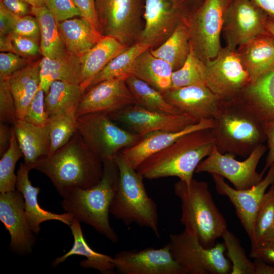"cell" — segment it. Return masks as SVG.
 <instances>
[{
  "label": "cell",
  "mask_w": 274,
  "mask_h": 274,
  "mask_svg": "<svg viewBox=\"0 0 274 274\" xmlns=\"http://www.w3.org/2000/svg\"><path fill=\"white\" fill-rule=\"evenodd\" d=\"M150 48L152 47L148 44L140 42L134 43L113 58L91 80L86 90L104 80L113 78L126 79L131 75L132 66L136 57Z\"/></svg>",
  "instance_id": "cell-36"
},
{
  "label": "cell",
  "mask_w": 274,
  "mask_h": 274,
  "mask_svg": "<svg viewBox=\"0 0 274 274\" xmlns=\"http://www.w3.org/2000/svg\"><path fill=\"white\" fill-rule=\"evenodd\" d=\"M267 15L268 19L274 21V0H251Z\"/></svg>",
  "instance_id": "cell-54"
},
{
  "label": "cell",
  "mask_w": 274,
  "mask_h": 274,
  "mask_svg": "<svg viewBox=\"0 0 274 274\" xmlns=\"http://www.w3.org/2000/svg\"><path fill=\"white\" fill-rule=\"evenodd\" d=\"M18 120L14 96L8 80H0V123L13 125Z\"/></svg>",
  "instance_id": "cell-42"
},
{
  "label": "cell",
  "mask_w": 274,
  "mask_h": 274,
  "mask_svg": "<svg viewBox=\"0 0 274 274\" xmlns=\"http://www.w3.org/2000/svg\"><path fill=\"white\" fill-rule=\"evenodd\" d=\"M227 250V255L231 262V274H255L254 263L246 255L239 239L227 229L221 237Z\"/></svg>",
  "instance_id": "cell-41"
},
{
  "label": "cell",
  "mask_w": 274,
  "mask_h": 274,
  "mask_svg": "<svg viewBox=\"0 0 274 274\" xmlns=\"http://www.w3.org/2000/svg\"><path fill=\"white\" fill-rule=\"evenodd\" d=\"M108 115L113 120L125 125L130 131L141 136L155 131H179L200 121L187 114L163 113L136 104Z\"/></svg>",
  "instance_id": "cell-15"
},
{
  "label": "cell",
  "mask_w": 274,
  "mask_h": 274,
  "mask_svg": "<svg viewBox=\"0 0 274 274\" xmlns=\"http://www.w3.org/2000/svg\"><path fill=\"white\" fill-rule=\"evenodd\" d=\"M23 1L28 4H29L31 7H39L45 6V0H22Z\"/></svg>",
  "instance_id": "cell-56"
},
{
  "label": "cell",
  "mask_w": 274,
  "mask_h": 274,
  "mask_svg": "<svg viewBox=\"0 0 274 274\" xmlns=\"http://www.w3.org/2000/svg\"><path fill=\"white\" fill-rule=\"evenodd\" d=\"M167 243L172 254L185 274H228L231 264L225 257L224 243L203 247L194 233L185 229L170 234Z\"/></svg>",
  "instance_id": "cell-9"
},
{
  "label": "cell",
  "mask_w": 274,
  "mask_h": 274,
  "mask_svg": "<svg viewBox=\"0 0 274 274\" xmlns=\"http://www.w3.org/2000/svg\"><path fill=\"white\" fill-rule=\"evenodd\" d=\"M218 194L226 196L234 206L237 216L250 239L254 220L261 200L269 186L274 184V163L265 177L252 187L237 190L230 186L222 177L212 174Z\"/></svg>",
  "instance_id": "cell-19"
},
{
  "label": "cell",
  "mask_w": 274,
  "mask_h": 274,
  "mask_svg": "<svg viewBox=\"0 0 274 274\" xmlns=\"http://www.w3.org/2000/svg\"><path fill=\"white\" fill-rule=\"evenodd\" d=\"M9 11L18 17L32 15L31 6L22 0H2L0 1Z\"/></svg>",
  "instance_id": "cell-52"
},
{
  "label": "cell",
  "mask_w": 274,
  "mask_h": 274,
  "mask_svg": "<svg viewBox=\"0 0 274 274\" xmlns=\"http://www.w3.org/2000/svg\"><path fill=\"white\" fill-rule=\"evenodd\" d=\"M13 53L21 56L35 58L41 54L40 42L31 38L9 34Z\"/></svg>",
  "instance_id": "cell-45"
},
{
  "label": "cell",
  "mask_w": 274,
  "mask_h": 274,
  "mask_svg": "<svg viewBox=\"0 0 274 274\" xmlns=\"http://www.w3.org/2000/svg\"><path fill=\"white\" fill-rule=\"evenodd\" d=\"M251 247L274 243V185L266 192L253 225Z\"/></svg>",
  "instance_id": "cell-35"
},
{
  "label": "cell",
  "mask_w": 274,
  "mask_h": 274,
  "mask_svg": "<svg viewBox=\"0 0 274 274\" xmlns=\"http://www.w3.org/2000/svg\"><path fill=\"white\" fill-rule=\"evenodd\" d=\"M84 93L79 84L59 80L52 82L45 98L48 117L76 110Z\"/></svg>",
  "instance_id": "cell-34"
},
{
  "label": "cell",
  "mask_w": 274,
  "mask_h": 274,
  "mask_svg": "<svg viewBox=\"0 0 274 274\" xmlns=\"http://www.w3.org/2000/svg\"><path fill=\"white\" fill-rule=\"evenodd\" d=\"M266 28L274 37V21L268 19L266 23Z\"/></svg>",
  "instance_id": "cell-58"
},
{
  "label": "cell",
  "mask_w": 274,
  "mask_h": 274,
  "mask_svg": "<svg viewBox=\"0 0 274 274\" xmlns=\"http://www.w3.org/2000/svg\"><path fill=\"white\" fill-rule=\"evenodd\" d=\"M206 63L197 56L191 45L190 52L185 63L181 68L173 73L170 88L206 85Z\"/></svg>",
  "instance_id": "cell-39"
},
{
  "label": "cell",
  "mask_w": 274,
  "mask_h": 274,
  "mask_svg": "<svg viewBox=\"0 0 274 274\" xmlns=\"http://www.w3.org/2000/svg\"><path fill=\"white\" fill-rule=\"evenodd\" d=\"M129 47L111 37H104L91 49L81 57L82 82L85 92L90 83L115 57Z\"/></svg>",
  "instance_id": "cell-29"
},
{
  "label": "cell",
  "mask_w": 274,
  "mask_h": 274,
  "mask_svg": "<svg viewBox=\"0 0 274 274\" xmlns=\"http://www.w3.org/2000/svg\"><path fill=\"white\" fill-rule=\"evenodd\" d=\"M45 6L56 20L61 21L76 16H81L79 9L72 0H45Z\"/></svg>",
  "instance_id": "cell-46"
},
{
  "label": "cell",
  "mask_w": 274,
  "mask_h": 274,
  "mask_svg": "<svg viewBox=\"0 0 274 274\" xmlns=\"http://www.w3.org/2000/svg\"><path fill=\"white\" fill-rule=\"evenodd\" d=\"M80 10L81 16L98 30L95 10V0H72ZM99 31V30H98Z\"/></svg>",
  "instance_id": "cell-48"
},
{
  "label": "cell",
  "mask_w": 274,
  "mask_h": 274,
  "mask_svg": "<svg viewBox=\"0 0 274 274\" xmlns=\"http://www.w3.org/2000/svg\"><path fill=\"white\" fill-rule=\"evenodd\" d=\"M13 126L24 163L31 169L39 161L50 155V140L47 124L40 126L18 120Z\"/></svg>",
  "instance_id": "cell-24"
},
{
  "label": "cell",
  "mask_w": 274,
  "mask_h": 274,
  "mask_svg": "<svg viewBox=\"0 0 274 274\" xmlns=\"http://www.w3.org/2000/svg\"><path fill=\"white\" fill-rule=\"evenodd\" d=\"M45 93L39 88L26 111L24 120L35 125L45 126L48 120V115L45 109Z\"/></svg>",
  "instance_id": "cell-43"
},
{
  "label": "cell",
  "mask_w": 274,
  "mask_h": 274,
  "mask_svg": "<svg viewBox=\"0 0 274 274\" xmlns=\"http://www.w3.org/2000/svg\"><path fill=\"white\" fill-rule=\"evenodd\" d=\"M9 124L0 123V155L7 151L10 145L12 132Z\"/></svg>",
  "instance_id": "cell-53"
},
{
  "label": "cell",
  "mask_w": 274,
  "mask_h": 274,
  "mask_svg": "<svg viewBox=\"0 0 274 274\" xmlns=\"http://www.w3.org/2000/svg\"><path fill=\"white\" fill-rule=\"evenodd\" d=\"M102 162L104 172L100 181L88 189L70 190L62 197L61 204L65 212L116 243L118 236L110 225L109 213L118 187L119 170L114 160Z\"/></svg>",
  "instance_id": "cell-4"
},
{
  "label": "cell",
  "mask_w": 274,
  "mask_h": 274,
  "mask_svg": "<svg viewBox=\"0 0 274 274\" xmlns=\"http://www.w3.org/2000/svg\"><path fill=\"white\" fill-rule=\"evenodd\" d=\"M213 125V119H201L179 131L151 132L141 136L134 145L121 150L119 153L128 164L136 169L147 158L167 147L184 134L197 130L210 129Z\"/></svg>",
  "instance_id": "cell-21"
},
{
  "label": "cell",
  "mask_w": 274,
  "mask_h": 274,
  "mask_svg": "<svg viewBox=\"0 0 274 274\" xmlns=\"http://www.w3.org/2000/svg\"><path fill=\"white\" fill-rule=\"evenodd\" d=\"M10 145L7 151L1 157L0 192L5 193L16 189L17 174L15 168L18 160L23 154L20 148L14 129L11 126Z\"/></svg>",
  "instance_id": "cell-40"
},
{
  "label": "cell",
  "mask_w": 274,
  "mask_h": 274,
  "mask_svg": "<svg viewBox=\"0 0 274 274\" xmlns=\"http://www.w3.org/2000/svg\"><path fill=\"white\" fill-rule=\"evenodd\" d=\"M190 11L183 0H145V24L136 42L152 48L162 44Z\"/></svg>",
  "instance_id": "cell-13"
},
{
  "label": "cell",
  "mask_w": 274,
  "mask_h": 274,
  "mask_svg": "<svg viewBox=\"0 0 274 274\" xmlns=\"http://www.w3.org/2000/svg\"><path fill=\"white\" fill-rule=\"evenodd\" d=\"M2 1V0H0V1Z\"/></svg>",
  "instance_id": "cell-59"
},
{
  "label": "cell",
  "mask_w": 274,
  "mask_h": 274,
  "mask_svg": "<svg viewBox=\"0 0 274 274\" xmlns=\"http://www.w3.org/2000/svg\"><path fill=\"white\" fill-rule=\"evenodd\" d=\"M113 262L122 274H185L167 244L159 249L120 251L113 257Z\"/></svg>",
  "instance_id": "cell-16"
},
{
  "label": "cell",
  "mask_w": 274,
  "mask_h": 274,
  "mask_svg": "<svg viewBox=\"0 0 274 274\" xmlns=\"http://www.w3.org/2000/svg\"><path fill=\"white\" fill-rule=\"evenodd\" d=\"M77 130L103 162L113 160L122 149L136 144L141 136L117 125L108 114L95 112L76 119Z\"/></svg>",
  "instance_id": "cell-8"
},
{
  "label": "cell",
  "mask_w": 274,
  "mask_h": 274,
  "mask_svg": "<svg viewBox=\"0 0 274 274\" xmlns=\"http://www.w3.org/2000/svg\"><path fill=\"white\" fill-rule=\"evenodd\" d=\"M33 59L12 52H1L0 80L7 79L15 73L27 66Z\"/></svg>",
  "instance_id": "cell-44"
},
{
  "label": "cell",
  "mask_w": 274,
  "mask_h": 274,
  "mask_svg": "<svg viewBox=\"0 0 274 274\" xmlns=\"http://www.w3.org/2000/svg\"><path fill=\"white\" fill-rule=\"evenodd\" d=\"M76 111L49 117L47 124L50 140V155L67 143L76 132Z\"/></svg>",
  "instance_id": "cell-38"
},
{
  "label": "cell",
  "mask_w": 274,
  "mask_h": 274,
  "mask_svg": "<svg viewBox=\"0 0 274 274\" xmlns=\"http://www.w3.org/2000/svg\"><path fill=\"white\" fill-rule=\"evenodd\" d=\"M40 88L47 93L51 83L59 80L81 85L82 82L80 58L70 53L67 49L56 57H43L40 63Z\"/></svg>",
  "instance_id": "cell-27"
},
{
  "label": "cell",
  "mask_w": 274,
  "mask_h": 274,
  "mask_svg": "<svg viewBox=\"0 0 274 274\" xmlns=\"http://www.w3.org/2000/svg\"><path fill=\"white\" fill-rule=\"evenodd\" d=\"M114 160L119 168V179L110 213L126 225L135 223L149 228L160 237L157 206L146 192L144 178L119 153Z\"/></svg>",
  "instance_id": "cell-6"
},
{
  "label": "cell",
  "mask_w": 274,
  "mask_h": 274,
  "mask_svg": "<svg viewBox=\"0 0 274 274\" xmlns=\"http://www.w3.org/2000/svg\"><path fill=\"white\" fill-rule=\"evenodd\" d=\"M35 39L40 42L41 35L37 19L33 15L18 17L10 32Z\"/></svg>",
  "instance_id": "cell-47"
},
{
  "label": "cell",
  "mask_w": 274,
  "mask_h": 274,
  "mask_svg": "<svg viewBox=\"0 0 274 274\" xmlns=\"http://www.w3.org/2000/svg\"><path fill=\"white\" fill-rule=\"evenodd\" d=\"M136 104L126 79L113 78L102 81L83 94L76 111V116L95 112L110 114Z\"/></svg>",
  "instance_id": "cell-17"
},
{
  "label": "cell",
  "mask_w": 274,
  "mask_h": 274,
  "mask_svg": "<svg viewBox=\"0 0 274 274\" xmlns=\"http://www.w3.org/2000/svg\"><path fill=\"white\" fill-rule=\"evenodd\" d=\"M267 15L251 0H232L223 31L226 47L236 50L252 39L268 32Z\"/></svg>",
  "instance_id": "cell-14"
},
{
  "label": "cell",
  "mask_w": 274,
  "mask_h": 274,
  "mask_svg": "<svg viewBox=\"0 0 274 274\" xmlns=\"http://www.w3.org/2000/svg\"><path fill=\"white\" fill-rule=\"evenodd\" d=\"M18 17L0 3V37L10 33Z\"/></svg>",
  "instance_id": "cell-51"
},
{
  "label": "cell",
  "mask_w": 274,
  "mask_h": 274,
  "mask_svg": "<svg viewBox=\"0 0 274 274\" xmlns=\"http://www.w3.org/2000/svg\"><path fill=\"white\" fill-rule=\"evenodd\" d=\"M57 25L67 50L80 58L104 37L87 20L81 17L57 21Z\"/></svg>",
  "instance_id": "cell-26"
},
{
  "label": "cell",
  "mask_w": 274,
  "mask_h": 274,
  "mask_svg": "<svg viewBox=\"0 0 274 274\" xmlns=\"http://www.w3.org/2000/svg\"><path fill=\"white\" fill-rule=\"evenodd\" d=\"M150 49L143 52L136 57L131 76L142 80L163 93L171 87L174 71L167 62L154 56Z\"/></svg>",
  "instance_id": "cell-31"
},
{
  "label": "cell",
  "mask_w": 274,
  "mask_h": 274,
  "mask_svg": "<svg viewBox=\"0 0 274 274\" xmlns=\"http://www.w3.org/2000/svg\"><path fill=\"white\" fill-rule=\"evenodd\" d=\"M206 67V85L220 99L238 97L251 82L236 50L226 46Z\"/></svg>",
  "instance_id": "cell-12"
},
{
  "label": "cell",
  "mask_w": 274,
  "mask_h": 274,
  "mask_svg": "<svg viewBox=\"0 0 274 274\" xmlns=\"http://www.w3.org/2000/svg\"><path fill=\"white\" fill-rule=\"evenodd\" d=\"M174 192L181 202V224L194 233L206 248L215 246L227 229V222L216 207L207 182L192 179L188 185L180 180L174 185Z\"/></svg>",
  "instance_id": "cell-5"
},
{
  "label": "cell",
  "mask_w": 274,
  "mask_h": 274,
  "mask_svg": "<svg viewBox=\"0 0 274 274\" xmlns=\"http://www.w3.org/2000/svg\"><path fill=\"white\" fill-rule=\"evenodd\" d=\"M126 84L134 97L136 104L149 110L170 114H181L168 103L160 91L133 76L126 79Z\"/></svg>",
  "instance_id": "cell-37"
},
{
  "label": "cell",
  "mask_w": 274,
  "mask_h": 274,
  "mask_svg": "<svg viewBox=\"0 0 274 274\" xmlns=\"http://www.w3.org/2000/svg\"><path fill=\"white\" fill-rule=\"evenodd\" d=\"M162 94L166 101L181 113L198 121L213 119L220 100L206 85L170 88Z\"/></svg>",
  "instance_id": "cell-20"
},
{
  "label": "cell",
  "mask_w": 274,
  "mask_h": 274,
  "mask_svg": "<svg viewBox=\"0 0 274 274\" xmlns=\"http://www.w3.org/2000/svg\"><path fill=\"white\" fill-rule=\"evenodd\" d=\"M186 18L179 23L164 42L156 49H150L154 56L167 62L171 65L174 72L182 66L190 50L191 44Z\"/></svg>",
  "instance_id": "cell-32"
},
{
  "label": "cell",
  "mask_w": 274,
  "mask_h": 274,
  "mask_svg": "<svg viewBox=\"0 0 274 274\" xmlns=\"http://www.w3.org/2000/svg\"><path fill=\"white\" fill-rule=\"evenodd\" d=\"M255 274H274V265L265 261L254 259Z\"/></svg>",
  "instance_id": "cell-55"
},
{
  "label": "cell",
  "mask_w": 274,
  "mask_h": 274,
  "mask_svg": "<svg viewBox=\"0 0 274 274\" xmlns=\"http://www.w3.org/2000/svg\"><path fill=\"white\" fill-rule=\"evenodd\" d=\"M31 13L39 23L42 56L53 59L63 53L66 49L58 30L57 21L51 12L44 6L31 7Z\"/></svg>",
  "instance_id": "cell-33"
},
{
  "label": "cell",
  "mask_w": 274,
  "mask_h": 274,
  "mask_svg": "<svg viewBox=\"0 0 274 274\" xmlns=\"http://www.w3.org/2000/svg\"><path fill=\"white\" fill-rule=\"evenodd\" d=\"M210 128L222 154L247 157L266 141L264 124L238 97L220 99Z\"/></svg>",
  "instance_id": "cell-2"
},
{
  "label": "cell",
  "mask_w": 274,
  "mask_h": 274,
  "mask_svg": "<svg viewBox=\"0 0 274 274\" xmlns=\"http://www.w3.org/2000/svg\"><path fill=\"white\" fill-rule=\"evenodd\" d=\"M232 0H203L186 18L190 42L204 63L214 58L222 48L220 37Z\"/></svg>",
  "instance_id": "cell-7"
},
{
  "label": "cell",
  "mask_w": 274,
  "mask_h": 274,
  "mask_svg": "<svg viewBox=\"0 0 274 274\" xmlns=\"http://www.w3.org/2000/svg\"><path fill=\"white\" fill-rule=\"evenodd\" d=\"M264 126L268 152L266 158L265 166L261 172L263 175L274 163V121L264 123Z\"/></svg>",
  "instance_id": "cell-50"
},
{
  "label": "cell",
  "mask_w": 274,
  "mask_h": 274,
  "mask_svg": "<svg viewBox=\"0 0 274 274\" xmlns=\"http://www.w3.org/2000/svg\"><path fill=\"white\" fill-rule=\"evenodd\" d=\"M236 50L251 83L274 68V37L268 31L241 45Z\"/></svg>",
  "instance_id": "cell-23"
},
{
  "label": "cell",
  "mask_w": 274,
  "mask_h": 274,
  "mask_svg": "<svg viewBox=\"0 0 274 274\" xmlns=\"http://www.w3.org/2000/svg\"><path fill=\"white\" fill-rule=\"evenodd\" d=\"M40 60L32 61L7 79L14 96L18 120L24 119L28 106L40 88Z\"/></svg>",
  "instance_id": "cell-30"
},
{
  "label": "cell",
  "mask_w": 274,
  "mask_h": 274,
  "mask_svg": "<svg viewBox=\"0 0 274 274\" xmlns=\"http://www.w3.org/2000/svg\"><path fill=\"white\" fill-rule=\"evenodd\" d=\"M31 169L24 162L20 163L17 172L16 189L24 197L25 217L32 231L37 235L41 230V223L49 220L60 221L70 226L74 218L70 213H53L40 206L38 196L40 188L32 186L29 180L28 174Z\"/></svg>",
  "instance_id": "cell-22"
},
{
  "label": "cell",
  "mask_w": 274,
  "mask_h": 274,
  "mask_svg": "<svg viewBox=\"0 0 274 274\" xmlns=\"http://www.w3.org/2000/svg\"><path fill=\"white\" fill-rule=\"evenodd\" d=\"M249 256L274 265V243L251 247Z\"/></svg>",
  "instance_id": "cell-49"
},
{
  "label": "cell",
  "mask_w": 274,
  "mask_h": 274,
  "mask_svg": "<svg viewBox=\"0 0 274 274\" xmlns=\"http://www.w3.org/2000/svg\"><path fill=\"white\" fill-rule=\"evenodd\" d=\"M32 169L47 176L62 197L72 189L95 186L104 172L102 161L77 130L67 143L39 161Z\"/></svg>",
  "instance_id": "cell-1"
},
{
  "label": "cell",
  "mask_w": 274,
  "mask_h": 274,
  "mask_svg": "<svg viewBox=\"0 0 274 274\" xmlns=\"http://www.w3.org/2000/svg\"><path fill=\"white\" fill-rule=\"evenodd\" d=\"M183 2L186 4L190 10L189 5H192V10L198 7L202 2L203 0H183Z\"/></svg>",
  "instance_id": "cell-57"
},
{
  "label": "cell",
  "mask_w": 274,
  "mask_h": 274,
  "mask_svg": "<svg viewBox=\"0 0 274 274\" xmlns=\"http://www.w3.org/2000/svg\"><path fill=\"white\" fill-rule=\"evenodd\" d=\"M238 97L263 124L274 121V68L251 83Z\"/></svg>",
  "instance_id": "cell-25"
},
{
  "label": "cell",
  "mask_w": 274,
  "mask_h": 274,
  "mask_svg": "<svg viewBox=\"0 0 274 274\" xmlns=\"http://www.w3.org/2000/svg\"><path fill=\"white\" fill-rule=\"evenodd\" d=\"M214 146L210 128L193 131L147 158L136 170L144 179L176 177L189 185L197 165Z\"/></svg>",
  "instance_id": "cell-3"
},
{
  "label": "cell",
  "mask_w": 274,
  "mask_h": 274,
  "mask_svg": "<svg viewBox=\"0 0 274 274\" xmlns=\"http://www.w3.org/2000/svg\"><path fill=\"white\" fill-rule=\"evenodd\" d=\"M74 218L69 226L74 237L72 248L64 255L57 257L52 263L53 267L64 261L70 256L76 255L83 256L86 259L80 263L83 268H92L102 274L115 273V266L113 262V257L94 251L86 242L80 223Z\"/></svg>",
  "instance_id": "cell-28"
},
{
  "label": "cell",
  "mask_w": 274,
  "mask_h": 274,
  "mask_svg": "<svg viewBox=\"0 0 274 274\" xmlns=\"http://www.w3.org/2000/svg\"><path fill=\"white\" fill-rule=\"evenodd\" d=\"M267 150L263 144L258 145L243 161L235 159V156L222 154L215 145L206 158L197 165L195 172H207L227 179L237 190L250 188L263 179V174L257 171L258 164Z\"/></svg>",
  "instance_id": "cell-11"
},
{
  "label": "cell",
  "mask_w": 274,
  "mask_h": 274,
  "mask_svg": "<svg viewBox=\"0 0 274 274\" xmlns=\"http://www.w3.org/2000/svg\"><path fill=\"white\" fill-rule=\"evenodd\" d=\"M0 220L10 235V250L21 255L30 253L36 237L27 222L24 199L20 191L0 194Z\"/></svg>",
  "instance_id": "cell-18"
},
{
  "label": "cell",
  "mask_w": 274,
  "mask_h": 274,
  "mask_svg": "<svg viewBox=\"0 0 274 274\" xmlns=\"http://www.w3.org/2000/svg\"><path fill=\"white\" fill-rule=\"evenodd\" d=\"M143 0H95L98 30L128 47L136 42Z\"/></svg>",
  "instance_id": "cell-10"
}]
</instances>
